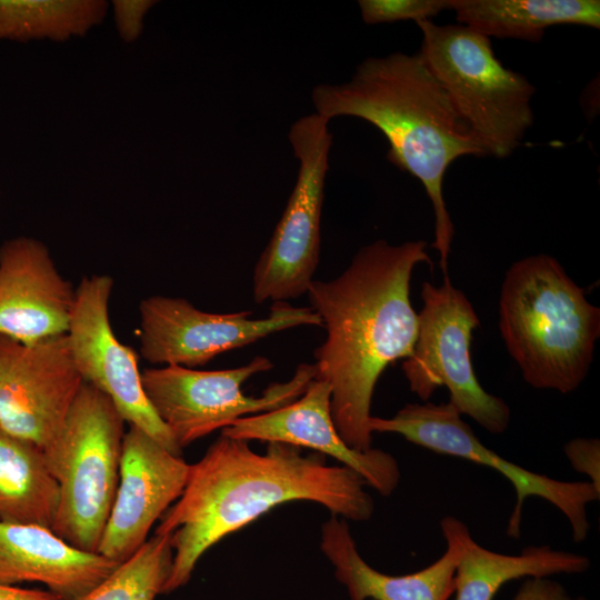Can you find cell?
Listing matches in <instances>:
<instances>
[{
  "instance_id": "6da1fadb",
  "label": "cell",
  "mask_w": 600,
  "mask_h": 600,
  "mask_svg": "<svg viewBox=\"0 0 600 600\" xmlns=\"http://www.w3.org/2000/svg\"><path fill=\"white\" fill-rule=\"evenodd\" d=\"M367 482L319 452L268 442L264 453L221 434L196 463L184 489L160 518L156 534H169L173 551L161 593L186 586L199 559L226 536L290 501H312L331 516L366 521L374 511Z\"/></svg>"
},
{
  "instance_id": "7a4b0ae2",
  "label": "cell",
  "mask_w": 600,
  "mask_h": 600,
  "mask_svg": "<svg viewBox=\"0 0 600 600\" xmlns=\"http://www.w3.org/2000/svg\"><path fill=\"white\" fill-rule=\"evenodd\" d=\"M432 264L423 240L363 246L331 280H313L310 308L326 329L314 350L316 378L331 388L336 429L352 449L372 448L369 428L377 381L386 368L411 356L418 313L410 299L414 268Z\"/></svg>"
},
{
  "instance_id": "3957f363",
  "label": "cell",
  "mask_w": 600,
  "mask_h": 600,
  "mask_svg": "<svg viewBox=\"0 0 600 600\" xmlns=\"http://www.w3.org/2000/svg\"><path fill=\"white\" fill-rule=\"evenodd\" d=\"M316 113L348 116L374 126L389 143L388 160L423 186L432 204L439 266L448 276L454 224L443 197L448 168L461 157H486L419 53L369 57L350 80L311 93Z\"/></svg>"
},
{
  "instance_id": "277c9868",
  "label": "cell",
  "mask_w": 600,
  "mask_h": 600,
  "mask_svg": "<svg viewBox=\"0 0 600 600\" xmlns=\"http://www.w3.org/2000/svg\"><path fill=\"white\" fill-rule=\"evenodd\" d=\"M499 330L529 386L567 394L588 376L600 337V309L556 258L531 254L504 273Z\"/></svg>"
},
{
  "instance_id": "5b68a950",
  "label": "cell",
  "mask_w": 600,
  "mask_h": 600,
  "mask_svg": "<svg viewBox=\"0 0 600 600\" xmlns=\"http://www.w3.org/2000/svg\"><path fill=\"white\" fill-rule=\"evenodd\" d=\"M417 26L418 53L486 156H511L533 124L534 86L501 63L487 36L459 23Z\"/></svg>"
},
{
  "instance_id": "8992f818",
  "label": "cell",
  "mask_w": 600,
  "mask_h": 600,
  "mask_svg": "<svg viewBox=\"0 0 600 600\" xmlns=\"http://www.w3.org/2000/svg\"><path fill=\"white\" fill-rule=\"evenodd\" d=\"M124 420L112 401L83 382L53 442L43 450L59 484L52 531L98 552L119 481Z\"/></svg>"
},
{
  "instance_id": "52a82bcc",
  "label": "cell",
  "mask_w": 600,
  "mask_h": 600,
  "mask_svg": "<svg viewBox=\"0 0 600 600\" xmlns=\"http://www.w3.org/2000/svg\"><path fill=\"white\" fill-rule=\"evenodd\" d=\"M272 368L269 358L258 356L244 366L222 370L150 368L141 372V381L150 404L182 450L240 418L293 402L316 378L313 363H300L289 380L269 384L261 396L243 393L247 380Z\"/></svg>"
},
{
  "instance_id": "ba28073f",
  "label": "cell",
  "mask_w": 600,
  "mask_h": 600,
  "mask_svg": "<svg viewBox=\"0 0 600 600\" xmlns=\"http://www.w3.org/2000/svg\"><path fill=\"white\" fill-rule=\"evenodd\" d=\"M421 299L414 347L402 362L410 390L426 402L444 386L449 402L461 414L492 434L503 433L510 424L511 410L503 399L482 388L472 366V333L480 324L472 303L451 284L448 276L441 286L424 281Z\"/></svg>"
},
{
  "instance_id": "9c48e42d",
  "label": "cell",
  "mask_w": 600,
  "mask_h": 600,
  "mask_svg": "<svg viewBox=\"0 0 600 600\" xmlns=\"http://www.w3.org/2000/svg\"><path fill=\"white\" fill-rule=\"evenodd\" d=\"M328 120L316 112L289 130L299 161L294 188L252 276L257 303L287 302L306 294L319 266L323 189L332 134Z\"/></svg>"
},
{
  "instance_id": "30bf717a",
  "label": "cell",
  "mask_w": 600,
  "mask_h": 600,
  "mask_svg": "<svg viewBox=\"0 0 600 600\" xmlns=\"http://www.w3.org/2000/svg\"><path fill=\"white\" fill-rule=\"evenodd\" d=\"M461 413L448 401L443 403H408L391 418L371 416L370 431L402 436L409 442L440 454L452 456L492 468L513 487L516 503L506 533L521 534L523 504L531 497L541 498L559 509L579 543L590 531L588 504L599 500L600 490L589 481H564L550 478L511 462L486 447Z\"/></svg>"
},
{
  "instance_id": "8fae6325",
  "label": "cell",
  "mask_w": 600,
  "mask_h": 600,
  "mask_svg": "<svg viewBox=\"0 0 600 600\" xmlns=\"http://www.w3.org/2000/svg\"><path fill=\"white\" fill-rule=\"evenodd\" d=\"M140 353L150 363L193 368L227 351L291 328L322 327L310 307L274 302L264 318L251 311L206 312L184 298L151 296L139 304Z\"/></svg>"
},
{
  "instance_id": "7c38bea8",
  "label": "cell",
  "mask_w": 600,
  "mask_h": 600,
  "mask_svg": "<svg viewBox=\"0 0 600 600\" xmlns=\"http://www.w3.org/2000/svg\"><path fill=\"white\" fill-rule=\"evenodd\" d=\"M112 288L113 280L107 274L84 277L76 288L67 331L74 366L83 382L112 401L124 422L181 456L182 450L144 393L136 351L121 343L112 330L109 319Z\"/></svg>"
},
{
  "instance_id": "4fadbf2b",
  "label": "cell",
  "mask_w": 600,
  "mask_h": 600,
  "mask_svg": "<svg viewBox=\"0 0 600 600\" xmlns=\"http://www.w3.org/2000/svg\"><path fill=\"white\" fill-rule=\"evenodd\" d=\"M82 383L67 333L32 344L0 336V428L8 433L48 448Z\"/></svg>"
},
{
  "instance_id": "5bb4252c",
  "label": "cell",
  "mask_w": 600,
  "mask_h": 600,
  "mask_svg": "<svg viewBox=\"0 0 600 600\" xmlns=\"http://www.w3.org/2000/svg\"><path fill=\"white\" fill-rule=\"evenodd\" d=\"M190 464L137 427L124 432L116 497L98 552L122 562L181 496Z\"/></svg>"
},
{
  "instance_id": "9a60e30c",
  "label": "cell",
  "mask_w": 600,
  "mask_h": 600,
  "mask_svg": "<svg viewBox=\"0 0 600 600\" xmlns=\"http://www.w3.org/2000/svg\"><path fill=\"white\" fill-rule=\"evenodd\" d=\"M221 434L309 448L353 470L383 497L391 496L400 482V467L391 453L374 448L358 451L340 437L331 414V388L323 380L313 379L303 394L284 407L236 420Z\"/></svg>"
},
{
  "instance_id": "2e32d148",
  "label": "cell",
  "mask_w": 600,
  "mask_h": 600,
  "mask_svg": "<svg viewBox=\"0 0 600 600\" xmlns=\"http://www.w3.org/2000/svg\"><path fill=\"white\" fill-rule=\"evenodd\" d=\"M76 289L41 241L19 236L0 247V336L32 344L66 334Z\"/></svg>"
},
{
  "instance_id": "e0dca14e",
  "label": "cell",
  "mask_w": 600,
  "mask_h": 600,
  "mask_svg": "<svg viewBox=\"0 0 600 600\" xmlns=\"http://www.w3.org/2000/svg\"><path fill=\"white\" fill-rule=\"evenodd\" d=\"M120 562L84 551L50 528L0 521V583L40 582L63 600H79Z\"/></svg>"
},
{
  "instance_id": "ac0fdd59",
  "label": "cell",
  "mask_w": 600,
  "mask_h": 600,
  "mask_svg": "<svg viewBox=\"0 0 600 600\" xmlns=\"http://www.w3.org/2000/svg\"><path fill=\"white\" fill-rule=\"evenodd\" d=\"M447 549L440 558L413 573L391 576L360 556L349 524L331 516L321 528V550L346 587L350 600H449L454 592V571L460 553L456 537L441 528Z\"/></svg>"
},
{
  "instance_id": "d6986e66",
  "label": "cell",
  "mask_w": 600,
  "mask_h": 600,
  "mask_svg": "<svg viewBox=\"0 0 600 600\" xmlns=\"http://www.w3.org/2000/svg\"><path fill=\"white\" fill-rule=\"evenodd\" d=\"M440 528L449 530L460 548L454 571L456 600H493L507 582L520 578H549L583 573L590 559L549 544L528 546L519 554H504L479 544L460 519L446 516Z\"/></svg>"
},
{
  "instance_id": "ffe728a7",
  "label": "cell",
  "mask_w": 600,
  "mask_h": 600,
  "mask_svg": "<svg viewBox=\"0 0 600 600\" xmlns=\"http://www.w3.org/2000/svg\"><path fill=\"white\" fill-rule=\"evenodd\" d=\"M450 10L490 39L539 42L554 26L600 29L599 0H450Z\"/></svg>"
},
{
  "instance_id": "44dd1931",
  "label": "cell",
  "mask_w": 600,
  "mask_h": 600,
  "mask_svg": "<svg viewBox=\"0 0 600 600\" xmlns=\"http://www.w3.org/2000/svg\"><path fill=\"white\" fill-rule=\"evenodd\" d=\"M59 499L43 450L0 428V521L52 529Z\"/></svg>"
},
{
  "instance_id": "7402d4cb",
  "label": "cell",
  "mask_w": 600,
  "mask_h": 600,
  "mask_svg": "<svg viewBox=\"0 0 600 600\" xmlns=\"http://www.w3.org/2000/svg\"><path fill=\"white\" fill-rule=\"evenodd\" d=\"M108 7L101 0H0V40L82 37L102 22Z\"/></svg>"
},
{
  "instance_id": "603a6c76",
  "label": "cell",
  "mask_w": 600,
  "mask_h": 600,
  "mask_svg": "<svg viewBox=\"0 0 600 600\" xmlns=\"http://www.w3.org/2000/svg\"><path fill=\"white\" fill-rule=\"evenodd\" d=\"M172 558L170 536L154 533L79 600H154L170 574Z\"/></svg>"
},
{
  "instance_id": "cb8c5ba5",
  "label": "cell",
  "mask_w": 600,
  "mask_h": 600,
  "mask_svg": "<svg viewBox=\"0 0 600 600\" xmlns=\"http://www.w3.org/2000/svg\"><path fill=\"white\" fill-rule=\"evenodd\" d=\"M362 20L367 24L431 20L450 10V0H359Z\"/></svg>"
},
{
  "instance_id": "d4e9b609",
  "label": "cell",
  "mask_w": 600,
  "mask_h": 600,
  "mask_svg": "<svg viewBox=\"0 0 600 600\" xmlns=\"http://www.w3.org/2000/svg\"><path fill=\"white\" fill-rule=\"evenodd\" d=\"M572 468L586 474L589 482L600 490V441L594 438H576L563 448Z\"/></svg>"
},
{
  "instance_id": "484cf974",
  "label": "cell",
  "mask_w": 600,
  "mask_h": 600,
  "mask_svg": "<svg viewBox=\"0 0 600 600\" xmlns=\"http://www.w3.org/2000/svg\"><path fill=\"white\" fill-rule=\"evenodd\" d=\"M157 2L152 0L112 1L116 27L124 42L136 41L143 29V17Z\"/></svg>"
},
{
  "instance_id": "4316f807",
  "label": "cell",
  "mask_w": 600,
  "mask_h": 600,
  "mask_svg": "<svg viewBox=\"0 0 600 600\" xmlns=\"http://www.w3.org/2000/svg\"><path fill=\"white\" fill-rule=\"evenodd\" d=\"M513 600H572L566 588L550 578H527Z\"/></svg>"
},
{
  "instance_id": "83f0119b",
  "label": "cell",
  "mask_w": 600,
  "mask_h": 600,
  "mask_svg": "<svg viewBox=\"0 0 600 600\" xmlns=\"http://www.w3.org/2000/svg\"><path fill=\"white\" fill-rule=\"evenodd\" d=\"M0 600H63L50 591L0 583Z\"/></svg>"
},
{
  "instance_id": "f1b7e54d",
  "label": "cell",
  "mask_w": 600,
  "mask_h": 600,
  "mask_svg": "<svg viewBox=\"0 0 600 600\" xmlns=\"http://www.w3.org/2000/svg\"><path fill=\"white\" fill-rule=\"evenodd\" d=\"M572 600H588V599L586 597H583V596H579V597H577V598H574Z\"/></svg>"
}]
</instances>
